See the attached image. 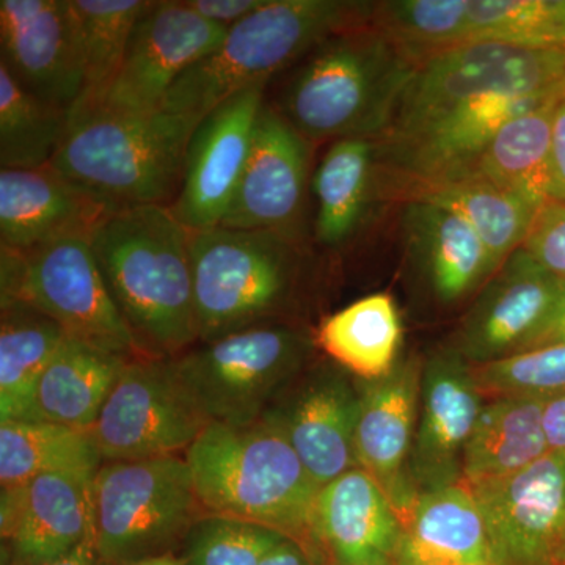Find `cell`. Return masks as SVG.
Instances as JSON below:
<instances>
[{"instance_id": "1", "label": "cell", "mask_w": 565, "mask_h": 565, "mask_svg": "<svg viewBox=\"0 0 565 565\" xmlns=\"http://www.w3.org/2000/svg\"><path fill=\"white\" fill-rule=\"evenodd\" d=\"M191 233L162 204L110 212L92 233L104 281L143 356L174 359L200 341Z\"/></svg>"}, {"instance_id": "2", "label": "cell", "mask_w": 565, "mask_h": 565, "mask_svg": "<svg viewBox=\"0 0 565 565\" xmlns=\"http://www.w3.org/2000/svg\"><path fill=\"white\" fill-rule=\"evenodd\" d=\"M416 68L415 58L367 22L334 33L285 71L270 104L313 145L379 140L392 128Z\"/></svg>"}, {"instance_id": "3", "label": "cell", "mask_w": 565, "mask_h": 565, "mask_svg": "<svg viewBox=\"0 0 565 565\" xmlns=\"http://www.w3.org/2000/svg\"><path fill=\"white\" fill-rule=\"evenodd\" d=\"M184 459L204 514L278 531L321 565L315 534L321 487L277 427L266 422L241 427L210 424Z\"/></svg>"}, {"instance_id": "4", "label": "cell", "mask_w": 565, "mask_h": 565, "mask_svg": "<svg viewBox=\"0 0 565 565\" xmlns=\"http://www.w3.org/2000/svg\"><path fill=\"white\" fill-rule=\"evenodd\" d=\"M199 122L163 110L125 114L98 107L68 115L51 166L114 211L172 206Z\"/></svg>"}, {"instance_id": "5", "label": "cell", "mask_w": 565, "mask_h": 565, "mask_svg": "<svg viewBox=\"0 0 565 565\" xmlns=\"http://www.w3.org/2000/svg\"><path fill=\"white\" fill-rule=\"evenodd\" d=\"M374 6L351 0H269L230 28L211 54L182 74L161 110L200 121L236 93L270 84L334 33L373 22Z\"/></svg>"}, {"instance_id": "6", "label": "cell", "mask_w": 565, "mask_h": 565, "mask_svg": "<svg viewBox=\"0 0 565 565\" xmlns=\"http://www.w3.org/2000/svg\"><path fill=\"white\" fill-rule=\"evenodd\" d=\"M300 258L299 237L217 228L191 233L193 296L199 343L280 322Z\"/></svg>"}, {"instance_id": "7", "label": "cell", "mask_w": 565, "mask_h": 565, "mask_svg": "<svg viewBox=\"0 0 565 565\" xmlns=\"http://www.w3.org/2000/svg\"><path fill=\"white\" fill-rule=\"evenodd\" d=\"M315 348L310 334L274 322L196 343L172 363L207 423L241 427L262 422Z\"/></svg>"}, {"instance_id": "8", "label": "cell", "mask_w": 565, "mask_h": 565, "mask_svg": "<svg viewBox=\"0 0 565 565\" xmlns=\"http://www.w3.org/2000/svg\"><path fill=\"white\" fill-rule=\"evenodd\" d=\"M203 515L182 456L103 462L93 481V542L109 565L172 552Z\"/></svg>"}, {"instance_id": "9", "label": "cell", "mask_w": 565, "mask_h": 565, "mask_svg": "<svg viewBox=\"0 0 565 565\" xmlns=\"http://www.w3.org/2000/svg\"><path fill=\"white\" fill-rule=\"evenodd\" d=\"M0 303L31 305L66 337L136 359L143 356L93 255L88 237H70L29 252L0 247Z\"/></svg>"}, {"instance_id": "10", "label": "cell", "mask_w": 565, "mask_h": 565, "mask_svg": "<svg viewBox=\"0 0 565 565\" xmlns=\"http://www.w3.org/2000/svg\"><path fill=\"white\" fill-rule=\"evenodd\" d=\"M565 87V51L468 41L424 58L405 88L392 128L403 136L460 104L493 95L533 96ZM379 139V140H382Z\"/></svg>"}, {"instance_id": "11", "label": "cell", "mask_w": 565, "mask_h": 565, "mask_svg": "<svg viewBox=\"0 0 565 565\" xmlns=\"http://www.w3.org/2000/svg\"><path fill=\"white\" fill-rule=\"evenodd\" d=\"M207 426L172 359L136 356L126 364L90 435L104 462H114L181 456Z\"/></svg>"}, {"instance_id": "12", "label": "cell", "mask_w": 565, "mask_h": 565, "mask_svg": "<svg viewBox=\"0 0 565 565\" xmlns=\"http://www.w3.org/2000/svg\"><path fill=\"white\" fill-rule=\"evenodd\" d=\"M226 32L184 0L147 2L129 36L120 73L98 107L125 114L161 110L182 74L211 54Z\"/></svg>"}, {"instance_id": "13", "label": "cell", "mask_w": 565, "mask_h": 565, "mask_svg": "<svg viewBox=\"0 0 565 565\" xmlns=\"http://www.w3.org/2000/svg\"><path fill=\"white\" fill-rule=\"evenodd\" d=\"M269 84L236 93L200 120L189 141L181 191L170 210L191 232L222 225L243 178Z\"/></svg>"}, {"instance_id": "14", "label": "cell", "mask_w": 565, "mask_h": 565, "mask_svg": "<svg viewBox=\"0 0 565 565\" xmlns=\"http://www.w3.org/2000/svg\"><path fill=\"white\" fill-rule=\"evenodd\" d=\"M484 516L497 565H556L565 525V452L467 486Z\"/></svg>"}, {"instance_id": "15", "label": "cell", "mask_w": 565, "mask_h": 565, "mask_svg": "<svg viewBox=\"0 0 565 565\" xmlns=\"http://www.w3.org/2000/svg\"><path fill=\"white\" fill-rule=\"evenodd\" d=\"M563 93L565 87L541 95H493L460 104L415 131L375 140L377 162L386 163L394 181L470 173L505 122Z\"/></svg>"}, {"instance_id": "16", "label": "cell", "mask_w": 565, "mask_h": 565, "mask_svg": "<svg viewBox=\"0 0 565 565\" xmlns=\"http://www.w3.org/2000/svg\"><path fill=\"white\" fill-rule=\"evenodd\" d=\"M0 65L25 90L70 114L82 90L71 0H0Z\"/></svg>"}, {"instance_id": "17", "label": "cell", "mask_w": 565, "mask_h": 565, "mask_svg": "<svg viewBox=\"0 0 565 565\" xmlns=\"http://www.w3.org/2000/svg\"><path fill=\"white\" fill-rule=\"evenodd\" d=\"M311 145L266 99L247 166L222 228L299 237L297 225L307 193Z\"/></svg>"}, {"instance_id": "18", "label": "cell", "mask_w": 565, "mask_h": 565, "mask_svg": "<svg viewBox=\"0 0 565 565\" xmlns=\"http://www.w3.org/2000/svg\"><path fill=\"white\" fill-rule=\"evenodd\" d=\"M95 476L57 471L0 489L3 565H36L93 539Z\"/></svg>"}, {"instance_id": "19", "label": "cell", "mask_w": 565, "mask_h": 565, "mask_svg": "<svg viewBox=\"0 0 565 565\" xmlns=\"http://www.w3.org/2000/svg\"><path fill=\"white\" fill-rule=\"evenodd\" d=\"M565 280L519 248L482 286L463 319L457 351L470 364H484L522 351L544 326Z\"/></svg>"}, {"instance_id": "20", "label": "cell", "mask_w": 565, "mask_h": 565, "mask_svg": "<svg viewBox=\"0 0 565 565\" xmlns=\"http://www.w3.org/2000/svg\"><path fill=\"white\" fill-rule=\"evenodd\" d=\"M294 385V384H292ZM289 386L262 422L291 444L319 487L359 468L355 427L359 390L333 367H318Z\"/></svg>"}, {"instance_id": "21", "label": "cell", "mask_w": 565, "mask_h": 565, "mask_svg": "<svg viewBox=\"0 0 565 565\" xmlns=\"http://www.w3.org/2000/svg\"><path fill=\"white\" fill-rule=\"evenodd\" d=\"M471 364L456 348L424 363L422 414L411 455V478L426 490L462 482L465 448L482 407Z\"/></svg>"}, {"instance_id": "22", "label": "cell", "mask_w": 565, "mask_h": 565, "mask_svg": "<svg viewBox=\"0 0 565 565\" xmlns=\"http://www.w3.org/2000/svg\"><path fill=\"white\" fill-rule=\"evenodd\" d=\"M423 370V360L411 356L385 377L362 381L359 390L356 460L384 489L403 525L418 498L408 486L405 463L414 448Z\"/></svg>"}, {"instance_id": "23", "label": "cell", "mask_w": 565, "mask_h": 565, "mask_svg": "<svg viewBox=\"0 0 565 565\" xmlns=\"http://www.w3.org/2000/svg\"><path fill=\"white\" fill-rule=\"evenodd\" d=\"M315 534L330 565H397L404 525L384 489L359 467L322 487Z\"/></svg>"}, {"instance_id": "24", "label": "cell", "mask_w": 565, "mask_h": 565, "mask_svg": "<svg viewBox=\"0 0 565 565\" xmlns=\"http://www.w3.org/2000/svg\"><path fill=\"white\" fill-rule=\"evenodd\" d=\"M114 212L66 180L54 167L0 170V247L29 252L88 237Z\"/></svg>"}, {"instance_id": "25", "label": "cell", "mask_w": 565, "mask_h": 565, "mask_svg": "<svg viewBox=\"0 0 565 565\" xmlns=\"http://www.w3.org/2000/svg\"><path fill=\"white\" fill-rule=\"evenodd\" d=\"M405 245L441 302L452 303L484 286L500 264L481 237L455 212L405 203Z\"/></svg>"}, {"instance_id": "26", "label": "cell", "mask_w": 565, "mask_h": 565, "mask_svg": "<svg viewBox=\"0 0 565 565\" xmlns=\"http://www.w3.org/2000/svg\"><path fill=\"white\" fill-rule=\"evenodd\" d=\"M397 565H497L484 516L463 482L418 494Z\"/></svg>"}, {"instance_id": "27", "label": "cell", "mask_w": 565, "mask_h": 565, "mask_svg": "<svg viewBox=\"0 0 565 565\" xmlns=\"http://www.w3.org/2000/svg\"><path fill=\"white\" fill-rule=\"evenodd\" d=\"M394 195L405 203L435 204L463 218L503 264L523 247L539 207L476 174L424 181H394Z\"/></svg>"}, {"instance_id": "28", "label": "cell", "mask_w": 565, "mask_h": 565, "mask_svg": "<svg viewBox=\"0 0 565 565\" xmlns=\"http://www.w3.org/2000/svg\"><path fill=\"white\" fill-rule=\"evenodd\" d=\"M546 399L548 397L501 396L484 404L465 448V486L519 473L548 455L544 429Z\"/></svg>"}, {"instance_id": "29", "label": "cell", "mask_w": 565, "mask_h": 565, "mask_svg": "<svg viewBox=\"0 0 565 565\" xmlns=\"http://www.w3.org/2000/svg\"><path fill=\"white\" fill-rule=\"evenodd\" d=\"M377 182V141H332L313 177L316 243L326 248L348 244L366 221Z\"/></svg>"}, {"instance_id": "30", "label": "cell", "mask_w": 565, "mask_h": 565, "mask_svg": "<svg viewBox=\"0 0 565 565\" xmlns=\"http://www.w3.org/2000/svg\"><path fill=\"white\" fill-rule=\"evenodd\" d=\"M129 360L66 337L41 377L39 422L90 433Z\"/></svg>"}, {"instance_id": "31", "label": "cell", "mask_w": 565, "mask_h": 565, "mask_svg": "<svg viewBox=\"0 0 565 565\" xmlns=\"http://www.w3.org/2000/svg\"><path fill=\"white\" fill-rule=\"evenodd\" d=\"M0 307V422H39L41 377L66 340L65 330L31 305Z\"/></svg>"}, {"instance_id": "32", "label": "cell", "mask_w": 565, "mask_h": 565, "mask_svg": "<svg viewBox=\"0 0 565 565\" xmlns=\"http://www.w3.org/2000/svg\"><path fill=\"white\" fill-rule=\"evenodd\" d=\"M338 366L371 382L392 373L403 343V321L388 294H371L319 323L313 334Z\"/></svg>"}, {"instance_id": "33", "label": "cell", "mask_w": 565, "mask_h": 565, "mask_svg": "<svg viewBox=\"0 0 565 565\" xmlns=\"http://www.w3.org/2000/svg\"><path fill=\"white\" fill-rule=\"evenodd\" d=\"M565 93L505 122L471 174L514 193L541 210L548 199L553 118Z\"/></svg>"}, {"instance_id": "34", "label": "cell", "mask_w": 565, "mask_h": 565, "mask_svg": "<svg viewBox=\"0 0 565 565\" xmlns=\"http://www.w3.org/2000/svg\"><path fill=\"white\" fill-rule=\"evenodd\" d=\"M103 462L90 433L50 422H0V489L57 471L96 476Z\"/></svg>"}, {"instance_id": "35", "label": "cell", "mask_w": 565, "mask_h": 565, "mask_svg": "<svg viewBox=\"0 0 565 565\" xmlns=\"http://www.w3.org/2000/svg\"><path fill=\"white\" fill-rule=\"evenodd\" d=\"M82 61V90L68 115L102 106L117 79L129 36L147 2L141 0H71Z\"/></svg>"}, {"instance_id": "36", "label": "cell", "mask_w": 565, "mask_h": 565, "mask_svg": "<svg viewBox=\"0 0 565 565\" xmlns=\"http://www.w3.org/2000/svg\"><path fill=\"white\" fill-rule=\"evenodd\" d=\"M68 129V111L43 102L0 65V169L50 166Z\"/></svg>"}, {"instance_id": "37", "label": "cell", "mask_w": 565, "mask_h": 565, "mask_svg": "<svg viewBox=\"0 0 565 565\" xmlns=\"http://www.w3.org/2000/svg\"><path fill=\"white\" fill-rule=\"evenodd\" d=\"M565 51V0H467V41Z\"/></svg>"}, {"instance_id": "38", "label": "cell", "mask_w": 565, "mask_h": 565, "mask_svg": "<svg viewBox=\"0 0 565 565\" xmlns=\"http://www.w3.org/2000/svg\"><path fill=\"white\" fill-rule=\"evenodd\" d=\"M373 24L416 62L467 41V0H392L374 6Z\"/></svg>"}, {"instance_id": "39", "label": "cell", "mask_w": 565, "mask_h": 565, "mask_svg": "<svg viewBox=\"0 0 565 565\" xmlns=\"http://www.w3.org/2000/svg\"><path fill=\"white\" fill-rule=\"evenodd\" d=\"M285 539L258 523L204 514L185 537L184 559L188 565H262Z\"/></svg>"}, {"instance_id": "40", "label": "cell", "mask_w": 565, "mask_h": 565, "mask_svg": "<svg viewBox=\"0 0 565 565\" xmlns=\"http://www.w3.org/2000/svg\"><path fill=\"white\" fill-rule=\"evenodd\" d=\"M482 396H542L565 393V343L512 353L484 364H471Z\"/></svg>"}, {"instance_id": "41", "label": "cell", "mask_w": 565, "mask_h": 565, "mask_svg": "<svg viewBox=\"0 0 565 565\" xmlns=\"http://www.w3.org/2000/svg\"><path fill=\"white\" fill-rule=\"evenodd\" d=\"M522 248L565 280V203L548 202L539 210Z\"/></svg>"}, {"instance_id": "42", "label": "cell", "mask_w": 565, "mask_h": 565, "mask_svg": "<svg viewBox=\"0 0 565 565\" xmlns=\"http://www.w3.org/2000/svg\"><path fill=\"white\" fill-rule=\"evenodd\" d=\"M204 20L233 28L267 6L269 0H184Z\"/></svg>"}, {"instance_id": "43", "label": "cell", "mask_w": 565, "mask_h": 565, "mask_svg": "<svg viewBox=\"0 0 565 565\" xmlns=\"http://www.w3.org/2000/svg\"><path fill=\"white\" fill-rule=\"evenodd\" d=\"M550 202L565 203V98L556 106L553 118L548 166Z\"/></svg>"}, {"instance_id": "44", "label": "cell", "mask_w": 565, "mask_h": 565, "mask_svg": "<svg viewBox=\"0 0 565 565\" xmlns=\"http://www.w3.org/2000/svg\"><path fill=\"white\" fill-rule=\"evenodd\" d=\"M544 429L550 452H565V393L546 399Z\"/></svg>"}, {"instance_id": "45", "label": "cell", "mask_w": 565, "mask_h": 565, "mask_svg": "<svg viewBox=\"0 0 565 565\" xmlns=\"http://www.w3.org/2000/svg\"><path fill=\"white\" fill-rule=\"evenodd\" d=\"M561 343H565V285L555 308H553L552 313L546 318L544 326L527 341L522 351Z\"/></svg>"}, {"instance_id": "46", "label": "cell", "mask_w": 565, "mask_h": 565, "mask_svg": "<svg viewBox=\"0 0 565 565\" xmlns=\"http://www.w3.org/2000/svg\"><path fill=\"white\" fill-rule=\"evenodd\" d=\"M262 565H319L302 545L285 539L277 548L273 550Z\"/></svg>"}, {"instance_id": "47", "label": "cell", "mask_w": 565, "mask_h": 565, "mask_svg": "<svg viewBox=\"0 0 565 565\" xmlns=\"http://www.w3.org/2000/svg\"><path fill=\"white\" fill-rule=\"evenodd\" d=\"M36 565H109L106 561L99 556L98 550H96L95 542H84L76 550L68 553V555L58 557V559L50 561V563L36 564Z\"/></svg>"}, {"instance_id": "48", "label": "cell", "mask_w": 565, "mask_h": 565, "mask_svg": "<svg viewBox=\"0 0 565 565\" xmlns=\"http://www.w3.org/2000/svg\"><path fill=\"white\" fill-rule=\"evenodd\" d=\"M126 565H188V563H185L184 556H178L173 552H169L162 553V555L143 557V559L134 561V563Z\"/></svg>"}, {"instance_id": "49", "label": "cell", "mask_w": 565, "mask_h": 565, "mask_svg": "<svg viewBox=\"0 0 565 565\" xmlns=\"http://www.w3.org/2000/svg\"><path fill=\"white\" fill-rule=\"evenodd\" d=\"M556 565H565V525L563 535H561L559 548H557Z\"/></svg>"}]
</instances>
